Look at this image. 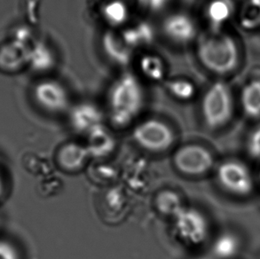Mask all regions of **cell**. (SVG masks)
<instances>
[{"mask_svg":"<svg viewBox=\"0 0 260 259\" xmlns=\"http://www.w3.org/2000/svg\"><path fill=\"white\" fill-rule=\"evenodd\" d=\"M144 103V89L140 79L131 72L120 75L108 95L110 121L116 127L129 125L140 115Z\"/></svg>","mask_w":260,"mask_h":259,"instance_id":"obj_1","label":"cell"},{"mask_svg":"<svg viewBox=\"0 0 260 259\" xmlns=\"http://www.w3.org/2000/svg\"><path fill=\"white\" fill-rule=\"evenodd\" d=\"M197 54L206 70L219 76L232 73L239 65L237 43L231 36L219 31L201 38L197 43Z\"/></svg>","mask_w":260,"mask_h":259,"instance_id":"obj_2","label":"cell"},{"mask_svg":"<svg viewBox=\"0 0 260 259\" xmlns=\"http://www.w3.org/2000/svg\"><path fill=\"white\" fill-rule=\"evenodd\" d=\"M201 111L210 129H220L228 124L234 113V99L229 85L223 82L211 84L202 100Z\"/></svg>","mask_w":260,"mask_h":259,"instance_id":"obj_3","label":"cell"},{"mask_svg":"<svg viewBox=\"0 0 260 259\" xmlns=\"http://www.w3.org/2000/svg\"><path fill=\"white\" fill-rule=\"evenodd\" d=\"M133 138L146 150L160 153L169 149L174 142L173 130L158 119H148L139 123L133 132Z\"/></svg>","mask_w":260,"mask_h":259,"instance_id":"obj_4","label":"cell"},{"mask_svg":"<svg viewBox=\"0 0 260 259\" xmlns=\"http://www.w3.org/2000/svg\"><path fill=\"white\" fill-rule=\"evenodd\" d=\"M217 179L223 189L234 196H249L254 189L251 172L241 161H224L218 166Z\"/></svg>","mask_w":260,"mask_h":259,"instance_id":"obj_5","label":"cell"},{"mask_svg":"<svg viewBox=\"0 0 260 259\" xmlns=\"http://www.w3.org/2000/svg\"><path fill=\"white\" fill-rule=\"evenodd\" d=\"M173 163L176 169L185 175L201 176L211 171L214 158L203 146L186 145L176 151Z\"/></svg>","mask_w":260,"mask_h":259,"instance_id":"obj_6","label":"cell"},{"mask_svg":"<svg viewBox=\"0 0 260 259\" xmlns=\"http://www.w3.org/2000/svg\"><path fill=\"white\" fill-rule=\"evenodd\" d=\"M173 218L177 235L186 243L198 245L207 238L209 235L207 219L197 209L184 207Z\"/></svg>","mask_w":260,"mask_h":259,"instance_id":"obj_7","label":"cell"},{"mask_svg":"<svg viewBox=\"0 0 260 259\" xmlns=\"http://www.w3.org/2000/svg\"><path fill=\"white\" fill-rule=\"evenodd\" d=\"M36 102L46 111L61 113L70 107V95L59 81L46 79L39 82L34 89Z\"/></svg>","mask_w":260,"mask_h":259,"instance_id":"obj_8","label":"cell"},{"mask_svg":"<svg viewBox=\"0 0 260 259\" xmlns=\"http://www.w3.org/2000/svg\"><path fill=\"white\" fill-rule=\"evenodd\" d=\"M162 31L170 41L184 46L197 39V26L189 14L178 12L169 14L162 21Z\"/></svg>","mask_w":260,"mask_h":259,"instance_id":"obj_9","label":"cell"},{"mask_svg":"<svg viewBox=\"0 0 260 259\" xmlns=\"http://www.w3.org/2000/svg\"><path fill=\"white\" fill-rule=\"evenodd\" d=\"M69 119L77 133L85 135L103 125V114L97 106L91 102H81L72 107Z\"/></svg>","mask_w":260,"mask_h":259,"instance_id":"obj_10","label":"cell"},{"mask_svg":"<svg viewBox=\"0 0 260 259\" xmlns=\"http://www.w3.org/2000/svg\"><path fill=\"white\" fill-rule=\"evenodd\" d=\"M102 48L109 60L118 66H128L134 58V50L128 46L121 33L109 30L102 39Z\"/></svg>","mask_w":260,"mask_h":259,"instance_id":"obj_11","label":"cell"},{"mask_svg":"<svg viewBox=\"0 0 260 259\" xmlns=\"http://www.w3.org/2000/svg\"><path fill=\"white\" fill-rule=\"evenodd\" d=\"M235 14L233 0H210L205 7V17L214 32L229 22Z\"/></svg>","mask_w":260,"mask_h":259,"instance_id":"obj_12","label":"cell"},{"mask_svg":"<svg viewBox=\"0 0 260 259\" xmlns=\"http://www.w3.org/2000/svg\"><path fill=\"white\" fill-rule=\"evenodd\" d=\"M90 154L86 146L78 143L66 144L60 148L58 154V161L62 168L75 172L85 166Z\"/></svg>","mask_w":260,"mask_h":259,"instance_id":"obj_13","label":"cell"},{"mask_svg":"<svg viewBox=\"0 0 260 259\" xmlns=\"http://www.w3.org/2000/svg\"><path fill=\"white\" fill-rule=\"evenodd\" d=\"M121 34L132 49L143 48L150 46L154 40V28L147 21H139L127 27Z\"/></svg>","mask_w":260,"mask_h":259,"instance_id":"obj_14","label":"cell"},{"mask_svg":"<svg viewBox=\"0 0 260 259\" xmlns=\"http://www.w3.org/2000/svg\"><path fill=\"white\" fill-rule=\"evenodd\" d=\"M101 14L110 28H119L126 24L130 18V9L123 0H109L103 4Z\"/></svg>","mask_w":260,"mask_h":259,"instance_id":"obj_15","label":"cell"},{"mask_svg":"<svg viewBox=\"0 0 260 259\" xmlns=\"http://www.w3.org/2000/svg\"><path fill=\"white\" fill-rule=\"evenodd\" d=\"M87 150L90 156L103 157L115 148V140L104 125L88 134Z\"/></svg>","mask_w":260,"mask_h":259,"instance_id":"obj_16","label":"cell"},{"mask_svg":"<svg viewBox=\"0 0 260 259\" xmlns=\"http://www.w3.org/2000/svg\"><path fill=\"white\" fill-rule=\"evenodd\" d=\"M241 106L249 118H260V79L250 81L241 92Z\"/></svg>","mask_w":260,"mask_h":259,"instance_id":"obj_17","label":"cell"},{"mask_svg":"<svg viewBox=\"0 0 260 259\" xmlns=\"http://www.w3.org/2000/svg\"><path fill=\"white\" fill-rule=\"evenodd\" d=\"M141 74L151 82H161L166 76V65L161 57L155 54H145L141 57L140 62Z\"/></svg>","mask_w":260,"mask_h":259,"instance_id":"obj_18","label":"cell"},{"mask_svg":"<svg viewBox=\"0 0 260 259\" xmlns=\"http://www.w3.org/2000/svg\"><path fill=\"white\" fill-rule=\"evenodd\" d=\"M241 249V242L233 233H224L215 240L212 250L219 259H232L237 256Z\"/></svg>","mask_w":260,"mask_h":259,"instance_id":"obj_19","label":"cell"},{"mask_svg":"<svg viewBox=\"0 0 260 259\" xmlns=\"http://www.w3.org/2000/svg\"><path fill=\"white\" fill-rule=\"evenodd\" d=\"M28 60L31 62L32 66L36 70L41 71L51 70L55 63V58L53 52L48 46L42 43L37 44L35 47L29 52Z\"/></svg>","mask_w":260,"mask_h":259,"instance_id":"obj_20","label":"cell"},{"mask_svg":"<svg viewBox=\"0 0 260 259\" xmlns=\"http://www.w3.org/2000/svg\"><path fill=\"white\" fill-rule=\"evenodd\" d=\"M166 89L173 98L180 102H188L194 97L197 89L190 80L184 78H174L166 83Z\"/></svg>","mask_w":260,"mask_h":259,"instance_id":"obj_21","label":"cell"},{"mask_svg":"<svg viewBox=\"0 0 260 259\" xmlns=\"http://www.w3.org/2000/svg\"><path fill=\"white\" fill-rule=\"evenodd\" d=\"M156 207L161 213L173 217H175L184 208L180 197L174 192L168 190L157 196Z\"/></svg>","mask_w":260,"mask_h":259,"instance_id":"obj_22","label":"cell"},{"mask_svg":"<svg viewBox=\"0 0 260 259\" xmlns=\"http://www.w3.org/2000/svg\"><path fill=\"white\" fill-rule=\"evenodd\" d=\"M240 22L245 28L260 26V0H247L240 12Z\"/></svg>","mask_w":260,"mask_h":259,"instance_id":"obj_23","label":"cell"},{"mask_svg":"<svg viewBox=\"0 0 260 259\" xmlns=\"http://www.w3.org/2000/svg\"><path fill=\"white\" fill-rule=\"evenodd\" d=\"M247 151L254 159H260V125L251 132L247 140Z\"/></svg>","mask_w":260,"mask_h":259,"instance_id":"obj_24","label":"cell"},{"mask_svg":"<svg viewBox=\"0 0 260 259\" xmlns=\"http://www.w3.org/2000/svg\"><path fill=\"white\" fill-rule=\"evenodd\" d=\"M0 259H21V255L12 242L0 239Z\"/></svg>","mask_w":260,"mask_h":259,"instance_id":"obj_25","label":"cell"},{"mask_svg":"<svg viewBox=\"0 0 260 259\" xmlns=\"http://www.w3.org/2000/svg\"><path fill=\"white\" fill-rule=\"evenodd\" d=\"M145 7L153 12H158L166 8L171 0H142Z\"/></svg>","mask_w":260,"mask_h":259,"instance_id":"obj_26","label":"cell"},{"mask_svg":"<svg viewBox=\"0 0 260 259\" xmlns=\"http://www.w3.org/2000/svg\"><path fill=\"white\" fill-rule=\"evenodd\" d=\"M5 191H6L5 181H4L3 176H2L1 172H0V199L3 197Z\"/></svg>","mask_w":260,"mask_h":259,"instance_id":"obj_27","label":"cell"},{"mask_svg":"<svg viewBox=\"0 0 260 259\" xmlns=\"http://www.w3.org/2000/svg\"><path fill=\"white\" fill-rule=\"evenodd\" d=\"M197 259H209V258H207V257H199V258H197Z\"/></svg>","mask_w":260,"mask_h":259,"instance_id":"obj_28","label":"cell"},{"mask_svg":"<svg viewBox=\"0 0 260 259\" xmlns=\"http://www.w3.org/2000/svg\"><path fill=\"white\" fill-rule=\"evenodd\" d=\"M259 178H260V172H259Z\"/></svg>","mask_w":260,"mask_h":259,"instance_id":"obj_29","label":"cell"}]
</instances>
